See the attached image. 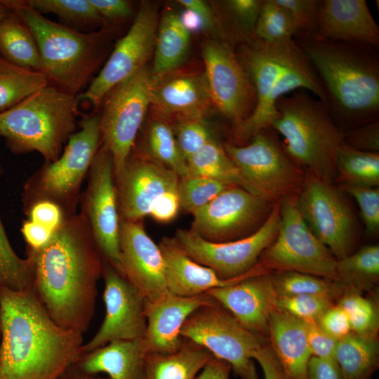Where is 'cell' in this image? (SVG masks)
<instances>
[{
	"label": "cell",
	"instance_id": "6da1fadb",
	"mask_svg": "<svg viewBox=\"0 0 379 379\" xmlns=\"http://www.w3.org/2000/svg\"><path fill=\"white\" fill-rule=\"evenodd\" d=\"M33 270L32 289L60 326L86 333L95 313L102 258L89 225L79 213L38 251L26 249Z\"/></svg>",
	"mask_w": 379,
	"mask_h": 379
},
{
	"label": "cell",
	"instance_id": "7a4b0ae2",
	"mask_svg": "<svg viewBox=\"0 0 379 379\" xmlns=\"http://www.w3.org/2000/svg\"><path fill=\"white\" fill-rule=\"evenodd\" d=\"M0 379H58L81 355L83 334L50 317L33 289L0 285Z\"/></svg>",
	"mask_w": 379,
	"mask_h": 379
},
{
	"label": "cell",
	"instance_id": "3957f363",
	"mask_svg": "<svg viewBox=\"0 0 379 379\" xmlns=\"http://www.w3.org/2000/svg\"><path fill=\"white\" fill-rule=\"evenodd\" d=\"M293 39L314 69L338 127L353 129L378 120V48L300 33Z\"/></svg>",
	"mask_w": 379,
	"mask_h": 379
},
{
	"label": "cell",
	"instance_id": "277c9868",
	"mask_svg": "<svg viewBox=\"0 0 379 379\" xmlns=\"http://www.w3.org/2000/svg\"><path fill=\"white\" fill-rule=\"evenodd\" d=\"M277 117L271 128L284 138L288 157L307 174L332 183L336 157L344 132L333 120L325 104L304 89L279 98Z\"/></svg>",
	"mask_w": 379,
	"mask_h": 379
},
{
	"label": "cell",
	"instance_id": "5b68a950",
	"mask_svg": "<svg viewBox=\"0 0 379 379\" xmlns=\"http://www.w3.org/2000/svg\"><path fill=\"white\" fill-rule=\"evenodd\" d=\"M3 1L32 32L40 54L41 72L49 84L77 96L91 81L103 59V32H80L46 18L22 0Z\"/></svg>",
	"mask_w": 379,
	"mask_h": 379
},
{
	"label": "cell",
	"instance_id": "8992f818",
	"mask_svg": "<svg viewBox=\"0 0 379 379\" xmlns=\"http://www.w3.org/2000/svg\"><path fill=\"white\" fill-rule=\"evenodd\" d=\"M79 101L50 84L0 113V138L15 154L37 152L56 161L77 131Z\"/></svg>",
	"mask_w": 379,
	"mask_h": 379
},
{
	"label": "cell",
	"instance_id": "52a82bcc",
	"mask_svg": "<svg viewBox=\"0 0 379 379\" xmlns=\"http://www.w3.org/2000/svg\"><path fill=\"white\" fill-rule=\"evenodd\" d=\"M79 125L60 157L44 162L24 183L23 211L37 201H48L60 206L67 218L77 213L81 185L102 145L100 114L86 116Z\"/></svg>",
	"mask_w": 379,
	"mask_h": 379
},
{
	"label": "cell",
	"instance_id": "ba28073f",
	"mask_svg": "<svg viewBox=\"0 0 379 379\" xmlns=\"http://www.w3.org/2000/svg\"><path fill=\"white\" fill-rule=\"evenodd\" d=\"M279 205L277 235L261 253L258 264L269 272H295L338 281L337 259L306 224L297 197H285Z\"/></svg>",
	"mask_w": 379,
	"mask_h": 379
},
{
	"label": "cell",
	"instance_id": "9c48e42d",
	"mask_svg": "<svg viewBox=\"0 0 379 379\" xmlns=\"http://www.w3.org/2000/svg\"><path fill=\"white\" fill-rule=\"evenodd\" d=\"M180 334L228 363L240 379H259L251 354L267 343L268 338L244 326L218 302L192 312Z\"/></svg>",
	"mask_w": 379,
	"mask_h": 379
},
{
	"label": "cell",
	"instance_id": "30bf717a",
	"mask_svg": "<svg viewBox=\"0 0 379 379\" xmlns=\"http://www.w3.org/2000/svg\"><path fill=\"white\" fill-rule=\"evenodd\" d=\"M270 128L255 133L246 145L225 143L223 147L237 167L244 188L271 202L292 194L305 176L270 134Z\"/></svg>",
	"mask_w": 379,
	"mask_h": 379
},
{
	"label": "cell",
	"instance_id": "8fae6325",
	"mask_svg": "<svg viewBox=\"0 0 379 379\" xmlns=\"http://www.w3.org/2000/svg\"><path fill=\"white\" fill-rule=\"evenodd\" d=\"M151 71L145 66L112 88L100 113L102 144L111 152L114 175L124 168L152 103Z\"/></svg>",
	"mask_w": 379,
	"mask_h": 379
},
{
	"label": "cell",
	"instance_id": "7c38bea8",
	"mask_svg": "<svg viewBox=\"0 0 379 379\" xmlns=\"http://www.w3.org/2000/svg\"><path fill=\"white\" fill-rule=\"evenodd\" d=\"M279 222L277 201L261 226L244 238L213 242L184 229L178 230L174 237L192 260L212 269L220 279L230 280L248 274L255 267L261 253L274 239Z\"/></svg>",
	"mask_w": 379,
	"mask_h": 379
},
{
	"label": "cell",
	"instance_id": "4fadbf2b",
	"mask_svg": "<svg viewBox=\"0 0 379 379\" xmlns=\"http://www.w3.org/2000/svg\"><path fill=\"white\" fill-rule=\"evenodd\" d=\"M87 180L79 199V213L89 225L102 260L123 274L113 158L102 144L91 166Z\"/></svg>",
	"mask_w": 379,
	"mask_h": 379
},
{
	"label": "cell",
	"instance_id": "5bb4252c",
	"mask_svg": "<svg viewBox=\"0 0 379 379\" xmlns=\"http://www.w3.org/2000/svg\"><path fill=\"white\" fill-rule=\"evenodd\" d=\"M158 23L156 5L147 1L141 3L128 32L117 41L87 89L77 95L79 102L84 101L93 107H99L112 88L146 66L154 50Z\"/></svg>",
	"mask_w": 379,
	"mask_h": 379
},
{
	"label": "cell",
	"instance_id": "9a60e30c",
	"mask_svg": "<svg viewBox=\"0 0 379 379\" xmlns=\"http://www.w3.org/2000/svg\"><path fill=\"white\" fill-rule=\"evenodd\" d=\"M204 79L213 105L235 128L253 113L257 102L253 82L231 44L211 40L202 50Z\"/></svg>",
	"mask_w": 379,
	"mask_h": 379
},
{
	"label": "cell",
	"instance_id": "2e32d148",
	"mask_svg": "<svg viewBox=\"0 0 379 379\" xmlns=\"http://www.w3.org/2000/svg\"><path fill=\"white\" fill-rule=\"evenodd\" d=\"M269 203L241 187L231 185L192 213L190 230L213 242L244 238L264 222L270 212Z\"/></svg>",
	"mask_w": 379,
	"mask_h": 379
},
{
	"label": "cell",
	"instance_id": "e0dca14e",
	"mask_svg": "<svg viewBox=\"0 0 379 379\" xmlns=\"http://www.w3.org/2000/svg\"><path fill=\"white\" fill-rule=\"evenodd\" d=\"M301 186L297 204L306 224L337 260L350 255L354 221L341 194L332 183L308 174Z\"/></svg>",
	"mask_w": 379,
	"mask_h": 379
},
{
	"label": "cell",
	"instance_id": "ac0fdd59",
	"mask_svg": "<svg viewBox=\"0 0 379 379\" xmlns=\"http://www.w3.org/2000/svg\"><path fill=\"white\" fill-rule=\"evenodd\" d=\"M104 279L102 298L105 315L100 327L87 343L81 346V354L114 340L142 339L147 318L146 298L116 268L102 260Z\"/></svg>",
	"mask_w": 379,
	"mask_h": 379
},
{
	"label": "cell",
	"instance_id": "d6986e66",
	"mask_svg": "<svg viewBox=\"0 0 379 379\" xmlns=\"http://www.w3.org/2000/svg\"><path fill=\"white\" fill-rule=\"evenodd\" d=\"M114 180L120 220L138 221L161 194L178 187L179 177L146 154L131 152Z\"/></svg>",
	"mask_w": 379,
	"mask_h": 379
},
{
	"label": "cell",
	"instance_id": "ffe728a7",
	"mask_svg": "<svg viewBox=\"0 0 379 379\" xmlns=\"http://www.w3.org/2000/svg\"><path fill=\"white\" fill-rule=\"evenodd\" d=\"M296 46L293 39L274 42L253 39L243 44L236 52L253 82L257 98L251 115L235 128L237 138L241 140L251 138L261 131V121L268 97Z\"/></svg>",
	"mask_w": 379,
	"mask_h": 379
},
{
	"label": "cell",
	"instance_id": "44dd1931",
	"mask_svg": "<svg viewBox=\"0 0 379 379\" xmlns=\"http://www.w3.org/2000/svg\"><path fill=\"white\" fill-rule=\"evenodd\" d=\"M119 241L123 275L146 300L169 293L161 252L147 234L142 220H120Z\"/></svg>",
	"mask_w": 379,
	"mask_h": 379
},
{
	"label": "cell",
	"instance_id": "7402d4cb",
	"mask_svg": "<svg viewBox=\"0 0 379 379\" xmlns=\"http://www.w3.org/2000/svg\"><path fill=\"white\" fill-rule=\"evenodd\" d=\"M250 331L268 338V324L278 294L273 275L265 272L206 292Z\"/></svg>",
	"mask_w": 379,
	"mask_h": 379
},
{
	"label": "cell",
	"instance_id": "603a6c76",
	"mask_svg": "<svg viewBox=\"0 0 379 379\" xmlns=\"http://www.w3.org/2000/svg\"><path fill=\"white\" fill-rule=\"evenodd\" d=\"M215 302L207 293L190 297L168 293L146 300L147 326L142 342L147 354L178 350L184 339L180 331L187 319L199 307Z\"/></svg>",
	"mask_w": 379,
	"mask_h": 379
},
{
	"label": "cell",
	"instance_id": "cb8c5ba5",
	"mask_svg": "<svg viewBox=\"0 0 379 379\" xmlns=\"http://www.w3.org/2000/svg\"><path fill=\"white\" fill-rule=\"evenodd\" d=\"M314 36L379 47V27L366 0H319Z\"/></svg>",
	"mask_w": 379,
	"mask_h": 379
},
{
	"label": "cell",
	"instance_id": "d4e9b609",
	"mask_svg": "<svg viewBox=\"0 0 379 379\" xmlns=\"http://www.w3.org/2000/svg\"><path fill=\"white\" fill-rule=\"evenodd\" d=\"M158 245L164 261L167 290L175 295H198L211 289L231 285L250 276L262 273L256 266L248 274L224 280L212 269L192 260L175 237H164Z\"/></svg>",
	"mask_w": 379,
	"mask_h": 379
},
{
	"label": "cell",
	"instance_id": "484cf974",
	"mask_svg": "<svg viewBox=\"0 0 379 379\" xmlns=\"http://www.w3.org/2000/svg\"><path fill=\"white\" fill-rule=\"evenodd\" d=\"M151 100L166 117L178 121L204 119L213 105L204 76L196 74H170L152 80Z\"/></svg>",
	"mask_w": 379,
	"mask_h": 379
},
{
	"label": "cell",
	"instance_id": "4316f807",
	"mask_svg": "<svg viewBox=\"0 0 379 379\" xmlns=\"http://www.w3.org/2000/svg\"><path fill=\"white\" fill-rule=\"evenodd\" d=\"M269 344L288 379H309L312 354L303 321L277 308L268 324Z\"/></svg>",
	"mask_w": 379,
	"mask_h": 379
},
{
	"label": "cell",
	"instance_id": "83f0119b",
	"mask_svg": "<svg viewBox=\"0 0 379 379\" xmlns=\"http://www.w3.org/2000/svg\"><path fill=\"white\" fill-rule=\"evenodd\" d=\"M146 355L142 339L119 340L82 354L76 364L86 373H105L109 379H144Z\"/></svg>",
	"mask_w": 379,
	"mask_h": 379
},
{
	"label": "cell",
	"instance_id": "f1b7e54d",
	"mask_svg": "<svg viewBox=\"0 0 379 379\" xmlns=\"http://www.w3.org/2000/svg\"><path fill=\"white\" fill-rule=\"evenodd\" d=\"M213 357L205 347L184 338L174 352L146 355L144 379H196Z\"/></svg>",
	"mask_w": 379,
	"mask_h": 379
},
{
	"label": "cell",
	"instance_id": "f546056e",
	"mask_svg": "<svg viewBox=\"0 0 379 379\" xmlns=\"http://www.w3.org/2000/svg\"><path fill=\"white\" fill-rule=\"evenodd\" d=\"M190 44V32L181 17L173 11H166L158 23L152 80L172 74L182 65L187 57Z\"/></svg>",
	"mask_w": 379,
	"mask_h": 379
},
{
	"label": "cell",
	"instance_id": "4dcf8cb0",
	"mask_svg": "<svg viewBox=\"0 0 379 379\" xmlns=\"http://www.w3.org/2000/svg\"><path fill=\"white\" fill-rule=\"evenodd\" d=\"M334 359L342 379H371L379 365L378 338L351 332L338 340Z\"/></svg>",
	"mask_w": 379,
	"mask_h": 379
},
{
	"label": "cell",
	"instance_id": "1f68e13d",
	"mask_svg": "<svg viewBox=\"0 0 379 379\" xmlns=\"http://www.w3.org/2000/svg\"><path fill=\"white\" fill-rule=\"evenodd\" d=\"M0 57L19 67L41 71L36 41L27 25L12 11L0 20Z\"/></svg>",
	"mask_w": 379,
	"mask_h": 379
},
{
	"label": "cell",
	"instance_id": "d6a6232c",
	"mask_svg": "<svg viewBox=\"0 0 379 379\" xmlns=\"http://www.w3.org/2000/svg\"><path fill=\"white\" fill-rule=\"evenodd\" d=\"M187 164L188 175L201 176L229 185L244 187L237 167L216 138L190 157Z\"/></svg>",
	"mask_w": 379,
	"mask_h": 379
},
{
	"label": "cell",
	"instance_id": "836d02e7",
	"mask_svg": "<svg viewBox=\"0 0 379 379\" xmlns=\"http://www.w3.org/2000/svg\"><path fill=\"white\" fill-rule=\"evenodd\" d=\"M48 84L41 71L19 67L0 57V113Z\"/></svg>",
	"mask_w": 379,
	"mask_h": 379
},
{
	"label": "cell",
	"instance_id": "e575fe53",
	"mask_svg": "<svg viewBox=\"0 0 379 379\" xmlns=\"http://www.w3.org/2000/svg\"><path fill=\"white\" fill-rule=\"evenodd\" d=\"M337 176L344 185L378 187L379 153L359 151L343 142L336 157Z\"/></svg>",
	"mask_w": 379,
	"mask_h": 379
},
{
	"label": "cell",
	"instance_id": "d590c367",
	"mask_svg": "<svg viewBox=\"0 0 379 379\" xmlns=\"http://www.w3.org/2000/svg\"><path fill=\"white\" fill-rule=\"evenodd\" d=\"M338 281L346 288L359 291L375 284L379 277V246L369 245L337 260Z\"/></svg>",
	"mask_w": 379,
	"mask_h": 379
},
{
	"label": "cell",
	"instance_id": "8d00e7d4",
	"mask_svg": "<svg viewBox=\"0 0 379 379\" xmlns=\"http://www.w3.org/2000/svg\"><path fill=\"white\" fill-rule=\"evenodd\" d=\"M147 155L175 172L179 178L188 175L187 161L182 155L173 128L164 120H154L145 135Z\"/></svg>",
	"mask_w": 379,
	"mask_h": 379
},
{
	"label": "cell",
	"instance_id": "74e56055",
	"mask_svg": "<svg viewBox=\"0 0 379 379\" xmlns=\"http://www.w3.org/2000/svg\"><path fill=\"white\" fill-rule=\"evenodd\" d=\"M273 281L278 296L308 295L335 300L346 289L338 281L295 272H278Z\"/></svg>",
	"mask_w": 379,
	"mask_h": 379
},
{
	"label": "cell",
	"instance_id": "f35d334b",
	"mask_svg": "<svg viewBox=\"0 0 379 379\" xmlns=\"http://www.w3.org/2000/svg\"><path fill=\"white\" fill-rule=\"evenodd\" d=\"M337 304L346 313L352 332L377 337L379 314L374 302L361 295L359 291L346 288Z\"/></svg>",
	"mask_w": 379,
	"mask_h": 379
},
{
	"label": "cell",
	"instance_id": "ab89813d",
	"mask_svg": "<svg viewBox=\"0 0 379 379\" xmlns=\"http://www.w3.org/2000/svg\"><path fill=\"white\" fill-rule=\"evenodd\" d=\"M33 270L28 258L12 248L0 216V285L15 291L32 289Z\"/></svg>",
	"mask_w": 379,
	"mask_h": 379
},
{
	"label": "cell",
	"instance_id": "60d3db41",
	"mask_svg": "<svg viewBox=\"0 0 379 379\" xmlns=\"http://www.w3.org/2000/svg\"><path fill=\"white\" fill-rule=\"evenodd\" d=\"M297 30L286 11L276 0H263L255 24L254 39L274 42L293 39Z\"/></svg>",
	"mask_w": 379,
	"mask_h": 379
},
{
	"label": "cell",
	"instance_id": "b9f144b4",
	"mask_svg": "<svg viewBox=\"0 0 379 379\" xmlns=\"http://www.w3.org/2000/svg\"><path fill=\"white\" fill-rule=\"evenodd\" d=\"M34 11L52 13L67 22L74 24L100 23L102 19L90 0H22Z\"/></svg>",
	"mask_w": 379,
	"mask_h": 379
},
{
	"label": "cell",
	"instance_id": "7bdbcfd3",
	"mask_svg": "<svg viewBox=\"0 0 379 379\" xmlns=\"http://www.w3.org/2000/svg\"><path fill=\"white\" fill-rule=\"evenodd\" d=\"M230 186L201 176L187 175L179 178L178 192L180 208L192 214Z\"/></svg>",
	"mask_w": 379,
	"mask_h": 379
},
{
	"label": "cell",
	"instance_id": "ee69618b",
	"mask_svg": "<svg viewBox=\"0 0 379 379\" xmlns=\"http://www.w3.org/2000/svg\"><path fill=\"white\" fill-rule=\"evenodd\" d=\"M263 0H228L222 2L233 34L244 43L254 39L255 24Z\"/></svg>",
	"mask_w": 379,
	"mask_h": 379
},
{
	"label": "cell",
	"instance_id": "f6af8a7d",
	"mask_svg": "<svg viewBox=\"0 0 379 379\" xmlns=\"http://www.w3.org/2000/svg\"><path fill=\"white\" fill-rule=\"evenodd\" d=\"M179 149L187 161L216 137L204 119L178 121L173 131Z\"/></svg>",
	"mask_w": 379,
	"mask_h": 379
},
{
	"label": "cell",
	"instance_id": "bcb514c9",
	"mask_svg": "<svg viewBox=\"0 0 379 379\" xmlns=\"http://www.w3.org/2000/svg\"><path fill=\"white\" fill-rule=\"evenodd\" d=\"M334 304L328 298L308 295L278 296L277 300V308L303 321H317Z\"/></svg>",
	"mask_w": 379,
	"mask_h": 379
},
{
	"label": "cell",
	"instance_id": "7dc6e473",
	"mask_svg": "<svg viewBox=\"0 0 379 379\" xmlns=\"http://www.w3.org/2000/svg\"><path fill=\"white\" fill-rule=\"evenodd\" d=\"M276 1L286 11L297 33L309 36L316 35L319 0H276Z\"/></svg>",
	"mask_w": 379,
	"mask_h": 379
},
{
	"label": "cell",
	"instance_id": "c3c4849f",
	"mask_svg": "<svg viewBox=\"0 0 379 379\" xmlns=\"http://www.w3.org/2000/svg\"><path fill=\"white\" fill-rule=\"evenodd\" d=\"M343 189L356 200L367 232L375 234L379 230V189L343 185Z\"/></svg>",
	"mask_w": 379,
	"mask_h": 379
},
{
	"label": "cell",
	"instance_id": "681fc988",
	"mask_svg": "<svg viewBox=\"0 0 379 379\" xmlns=\"http://www.w3.org/2000/svg\"><path fill=\"white\" fill-rule=\"evenodd\" d=\"M343 141L347 145L359 151L378 152V120L344 132Z\"/></svg>",
	"mask_w": 379,
	"mask_h": 379
},
{
	"label": "cell",
	"instance_id": "f907efd6",
	"mask_svg": "<svg viewBox=\"0 0 379 379\" xmlns=\"http://www.w3.org/2000/svg\"><path fill=\"white\" fill-rule=\"evenodd\" d=\"M304 323L312 356L321 359H334L338 340L324 331L317 321Z\"/></svg>",
	"mask_w": 379,
	"mask_h": 379
},
{
	"label": "cell",
	"instance_id": "816d5d0a",
	"mask_svg": "<svg viewBox=\"0 0 379 379\" xmlns=\"http://www.w3.org/2000/svg\"><path fill=\"white\" fill-rule=\"evenodd\" d=\"M23 212L27 219L53 231L58 230L68 219L60 206L48 201H37Z\"/></svg>",
	"mask_w": 379,
	"mask_h": 379
},
{
	"label": "cell",
	"instance_id": "f5cc1de1",
	"mask_svg": "<svg viewBox=\"0 0 379 379\" xmlns=\"http://www.w3.org/2000/svg\"><path fill=\"white\" fill-rule=\"evenodd\" d=\"M317 322L324 331L338 340L352 332L348 317L338 304L328 308Z\"/></svg>",
	"mask_w": 379,
	"mask_h": 379
},
{
	"label": "cell",
	"instance_id": "db71d44e",
	"mask_svg": "<svg viewBox=\"0 0 379 379\" xmlns=\"http://www.w3.org/2000/svg\"><path fill=\"white\" fill-rule=\"evenodd\" d=\"M180 208L178 187L161 194L153 204L149 215L159 222H168L178 215Z\"/></svg>",
	"mask_w": 379,
	"mask_h": 379
},
{
	"label": "cell",
	"instance_id": "11a10c76",
	"mask_svg": "<svg viewBox=\"0 0 379 379\" xmlns=\"http://www.w3.org/2000/svg\"><path fill=\"white\" fill-rule=\"evenodd\" d=\"M20 232L26 243V249L38 251L50 242L55 231L26 219L22 223Z\"/></svg>",
	"mask_w": 379,
	"mask_h": 379
},
{
	"label": "cell",
	"instance_id": "9f6ffc18",
	"mask_svg": "<svg viewBox=\"0 0 379 379\" xmlns=\"http://www.w3.org/2000/svg\"><path fill=\"white\" fill-rule=\"evenodd\" d=\"M260 365L265 379H288L269 342L251 354Z\"/></svg>",
	"mask_w": 379,
	"mask_h": 379
},
{
	"label": "cell",
	"instance_id": "6f0895ef",
	"mask_svg": "<svg viewBox=\"0 0 379 379\" xmlns=\"http://www.w3.org/2000/svg\"><path fill=\"white\" fill-rule=\"evenodd\" d=\"M102 19L125 18L132 13L131 5L126 0H90Z\"/></svg>",
	"mask_w": 379,
	"mask_h": 379
},
{
	"label": "cell",
	"instance_id": "680465c9",
	"mask_svg": "<svg viewBox=\"0 0 379 379\" xmlns=\"http://www.w3.org/2000/svg\"><path fill=\"white\" fill-rule=\"evenodd\" d=\"M309 379H342L340 368L334 359L312 357L308 365Z\"/></svg>",
	"mask_w": 379,
	"mask_h": 379
},
{
	"label": "cell",
	"instance_id": "91938a15",
	"mask_svg": "<svg viewBox=\"0 0 379 379\" xmlns=\"http://www.w3.org/2000/svg\"><path fill=\"white\" fill-rule=\"evenodd\" d=\"M178 3L187 11L198 16L204 27L213 29L215 27V15L209 6L201 0H179Z\"/></svg>",
	"mask_w": 379,
	"mask_h": 379
},
{
	"label": "cell",
	"instance_id": "94428289",
	"mask_svg": "<svg viewBox=\"0 0 379 379\" xmlns=\"http://www.w3.org/2000/svg\"><path fill=\"white\" fill-rule=\"evenodd\" d=\"M232 371L226 361L213 357L200 371L196 379H230Z\"/></svg>",
	"mask_w": 379,
	"mask_h": 379
},
{
	"label": "cell",
	"instance_id": "6125c7cd",
	"mask_svg": "<svg viewBox=\"0 0 379 379\" xmlns=\"http://www.w3.org/2000/svg\"><path fill=\"white\" fill-rule=\"evenodd\" d=\"M58 379H109L108 377L98 376V374H91L83 371L76 364L71 366Z\"/></svg>",
	"mask_w": 379,
	"mask_h": 379
},
{
	"label": "cell",
	"instance_id": "be15d7a7",
	"mask_svg": "<svg viewBox=\"0 0 379 379\" xmlns=\"http://www.w3.org/2000/svg\"><path fill=\"white\" fill-rule=\"evenodd\" d=\"M11 12V10L4 3L3 0H0V20Z\"/></svg>",
	"mask_w": 379,
	"mask_h": 379
},
{
	"label": "cell",
	"instance_id": "e7e4bbea",
	"mask_svg": "<svg viewBox=\"0 0 379 379\" xmlns=\"http://www.w3.org/2000/svg\"><path fill=\"white\" fill-rule=\"evenodd\" d=\"M3 173H4L3 166H2L1 163L0 162V176L2 175Z\"/></svg>",
	"mask_w": 379,
	"mask_h": 379
},
{
	"label": "cell",
	"instance_id": "03108f58",
	"mask_svg": "<svg viewBox=\"0 0 379 379\" xmlns=\"http://www.w3.org/2000/svg\"><path fill=\"white\" fill-rule=\"evenodd\" d=\"M0 341H1V332H0Z\"/></svg>",
	"mask_w": 379,
	"mask_h": 379
}]
</instances>
